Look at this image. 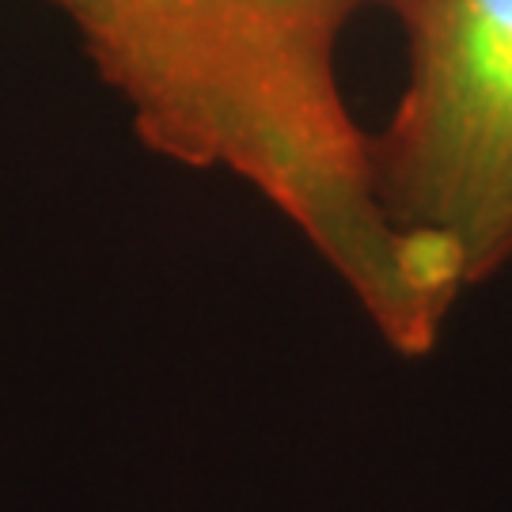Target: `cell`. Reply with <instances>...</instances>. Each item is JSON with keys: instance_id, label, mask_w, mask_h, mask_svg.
Returning <instances> with one entry per match:
<instances>
[{"instance_id": "cell-1", "label": "cell", "mask_w": 512, "mask_h": 512, "mask_svg": "<svg viewBox=\"0 0 512 512\" xmlns=\"http://www.w3.org/2000/svg\"><path fill=\"white\" fill-rule=\"evenodd\" d=\"M152 148L255 186L361 296L391 346L425 353L463 277L376 194L334 46L349 0H54Z\"/></svg>"}, {"instance_id": "cell-2", "label": "cell", "mask_w": 512, "mask_h": 512, "mask_svg": "<svg viewBox=\"0 0 512 512\" xmlns=\"http://www.w3.org/2000/svg\"><path fill=\"white\" fill-rule=\"evenodd\" d=\"M395 171L410 236L463 285L512 247V0H429Z\"/></svg>"}]
</instances>
